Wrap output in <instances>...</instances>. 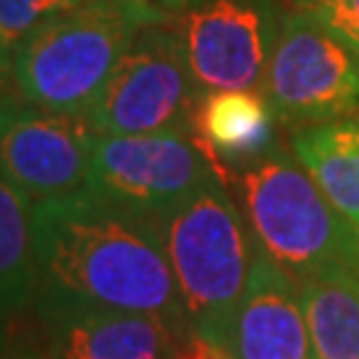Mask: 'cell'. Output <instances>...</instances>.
<instances>
[{
    "instance_id": "cell-8",
    "label": "cell",
    "mask_w": 359,
    "mask_h": 359,
    "mask_svg": "<svg viewBox=\"0 0 359 359\" xmlns=\"http://www.w3.org/2000/svg\"><path fill=\"white\" fill-rule=\"evenodd\" d=\"M213 181L221 179L192 133H99L93 144L90 192L157 224Z\"/></svg>"
},
{
    "instance_id": "cell-14",
    "label": "cell",
    "mask_w": 359,
    "mask_h": 359,
    "mask_svg": "<svg viewBox=\"0 0 359 359\" xmlns=\"http://www.w3.org/2000/svg\"><path fill=\"white\" fill-rule=\"evenodd\" d=\"M35 208L0 176V327L32 306Z\"/></svg>"
},
{
    "instance_id": "cell-9",
    "label": "cell",
    "mask_w": 359,
    "mask_h": 359,
    "mask_svg": "<svg viewBox=\"0 0 359 359\" xmlns=\"http://www.w3.org/2000/svg\"><path fill=\"white\" fill-rule=\"evenodd\" d=\"M96 139L88 115L32 104L0 109V176L32 208L88 192Z\"/></svg>"
},
{
    "instance_id": "cell-15",
    "label": "cell",
    "mask_w": 359,
    "mask_h": 359,
    "mask_svg": "<svg viewBox=\"0 0 359 359\" xmlns=\"http://www.w3.org/2000/svg\"><path fill=\"white\" fill-rule=\"evenodd\" d=\"M317 359H359V274L298 283Z\"/></svg>"
},
{
    "instance_id": "cell-12",
    "label": "cell",
    "mask_w": 359,
    "mask_h": 359,
    "mask_svg": "<svg viewBox=\"0 0 359 359\" xmlns=\"http://www.w3.org/2000/svg\"><path fill=\"white\" fill-rule=\"evenodd\" d=\"M192 136L203 147L218 179H229V165L258 163L274 142V112L261 90L205 93L192 117Z\"/></svg>"
},
{
    "instance_id": "cell-1",
    "label": "cell",
    "mask_w": 359,
    "mask_h": 359,
    "mask_svg": "<svg viewBox=\"0 0 359 359\" xmlns=\"http://www.w3.org/2000/svg\"><path fill=\"white\" fill-rule=\"evenodd\" d=\"M35 298L184 317L160 224L90 189L35 208Z\"/></svg>"
},
{
    "instance_id": "cell-10",
    "label": "cell",
    "mask_w": 359,
    "mask_h": 359,
    "mask_svg": "<svg viewBox=\"0 0 359 359\" xmlns=\"http://www.w3.org/2000/svg\"><path fill=\"white\" fill-rule=\"evenodd\" d=\"M27 314L29 338L46 359H181L194 335L184 317L69 301L35 298Z\"/></svg>"
},
{
    "instance_id": "cell-22",
    "label": "cell",
    "mask_w": 359,
    "mask_h": 359,
    "mask_svg": "<svg viewBox=\"0 0 359 359\" xmlns=\"http://www.w3.org/2000/svg\"><path fill=\"white\" fill-rule=\"evenodd\" d=\"M75 3H86V0H75Z\"/></svg>"
},
{
    "instance_id": "cell-13",
    "label": "cell",
    "mask_w": 359,
    "mask_h": 359,
    "mask_svg": "<svg viewBox=\"0 0 359 359\" xmlns=\"http://www.w3.org/2000/svg\"><path fill=\"white\" fill-rule=\"evenodd\" d=\"M293 149L325 197L359 226V112L298 128Z\"/></svg>"
},
{
    "instance_id": "cell-7",
    "label": "cell",
    "mask_w": 359,
    "mask_h": 359,
    "mask_svg": "<svg viewBox=\"0 0 359 359\" xmlns=\"http://www.w3.org/2000/svg\"><path fill=\"white\" fill-rule=\"evenodd\" d=\"M200 99L179 40L160 22H147L133 35L88 117L104 136L192 133Z\"/></svg>"
},
{
    "instance_id": "cell-16",
    "label": "cell",
    "mask_w": 359,
    "mask_h": 359,
    "mask_svg": "<svg viewBox=\"0 0 359 359\" xmlns=\"http://www.w3.org/2000/svg\"><path fill=\"white\" fill-rule=\"evenodd\" d=\"M75 6L80 3L75 0H0V40L13 48L43 22Z\"/></svg>"
},
{
    "instance_id": "cell-20",
    "label": "cell",
    "mask_w": 359,
    "mask_h": 359,
    "mask_svg": "<svg viewBox=\"0 0 359 359\" xmlns=\"http://www.w3.org/2000/svg\"><path fill=\"white\" fill-rule=\"evenodd\" d=\"M181 359H231V354L226 348L218 346V344H213V341H208V338L194 333L189 338L187 348H184V357Z\"/></svg>"
},
{
    "instance_id": "cell-6",
    "label": "cell",
    "mask_w": 359,
    "mask_h": 359,
    "mask_svg": "<svg viewBox=\"0 0 359 359\" xmlns=\"http://www.w3.org/2000/svg\"><path fill=\"white\" fill-rule=\"evenodd\" d=\"M261 93L285 126L309 128L359 112V48L301 8H287Z\"/></svg>"
},
{
    "instance_id": "cell-21",
    "label": "cell",
    "mask_w": 359,
    "mask_h": 359,
    "mask_svg": "<svg viewBox=\"0 0 359 359\" xmlns=\"http://www.w3.org/2000/svg\"><path fill=\"white\" fill-rule=\"evenodd\" d=\"M0 359H8V354H6V327H0Z\"/></svg>"
},
{
    "instance_id": "cell-5",
    "label": "cell",
    "mask_w": 359,
    "mask_h": 359,
    "mask_svg": "<svg viewBox=\"0 0 359 359\" xmlns=\"http://www.w3.org/2000/svg\"><path fill=\"white\" fill-rule=\"evenodd\" d=\"M157 22L179 40L200 96L261 90L287 0H152Z\"/></svg>"
},
{
    "instance_id": "cell-17",
    "label": "cell",
    "mask_w": 359,
    "mask_h": 359,
    "mask_svg": "<svg viewBox=\"0 0 359 359\" xmlns=\"http://www.w3.org/2000/svg\"><path fill=\"white\" fill-rule=\"evenodd\" d=\"M293 8L311 13L335 35L359 48V0H290Z\"/></svg>"
},
{
    "instance_id": "cell-4",
    "label": "cell",
    "mask_w": 359,
    "mask_h": 359,
    "mask_svg": "<svg viewBox=\"0 0 359 359\" xmlns=\"http://www.w3.org/2000/svg\"><path fill=\"white\" fill-rule=\"evenodd\" d=\"M160 229L189 327L224 348L258 256L250 224L224 181H213L163 218Z\"/></svg>"
},
{
    "instance_id": "cell-18",
    "label": "cell",
    "mask_w": 359,
    "mask_h": 359,
    "mask_svg": "<svg viewBox=\"0 0 359 359\" xmlns=\"http://www.w3.org/2000/svg\"><path fill=\"white\" fill-rule=\"evenodd\" d=\"M22 104L27 102L19 88L16 72H13V48L0 40V109H11Z\"/></svg>"
},
{
    "instance_id": "cell-11",
    "label": "cell",
    "mask_w": 359,
    "mask_h": 359,
    "mask_svg": "<svg viewBox=\"0 0 359 359\" xmlns=\"http://www.w3.org/2000/svg\"><path fill=\"white\" fill-rule=\"evenodd\" d=\"M224 348L231 359H317L301 287L261 248Z\"/></svg>"
},
{
    "instance_id": "cell-3",
    "label": "cell",
    "mask_w": 359,
    "mask_h": 359,
    "mask_svg": "<svg viewBox=\"0 0 359 359\" xmlns=\"http://www.w3.org/2000/svg\"><path fill=\"white\" fill-rule=\"evenodd\" d=\"M237 184L258 248L295 283L359 274V226L325 197L301 163L266 154L245 168Z\"/></svg>"
},
{
    "instance_id": "cell-2",
    "label": "cell",
    "mask_w": 359,
    "mask_h": 359,
    "mask_svg": "<svg viewBox=\"0 0 359 359\" xmlns=\"http://www.w3.org/2000/svg\"><path fill=\"white\" fill-rule=\"evenodd\" d=\"M147 22H157L147 0H86L43 22L13 46V72L25 102L88 115Z\"/></svg>"
},
{
    "instance_id": "cell-23",
    "label": "cell",
    "mask_w": 359,
    "mask_h": 359,
    "mask_svg": "<svg viewBox=\"0 0 359 359\" xmlns=\"http://www.w3.org/2000/svg\"><path fill=\"white\" fill-rule=\"evenodd\" d=\"M147 3H152V0H147Z\"/></svg>"
},
{
    "instance_id": "cell-19",
    "label": "cell",
    "mask_w": 359,
    "mask_h": 359,
    "mask_svg": "<svg viewBox=\"0 0 359 359\" xmlns=\"http://www.w3.org/2000/svg\"><path fill=\"white\" fill-rule=\"evenodd\" d=\"M6 354H8V359H46L40 354V348L35 346V341L29 338L27 322L16 333H11L8 325H6Z\"/></svg>"
}]
</instances>
